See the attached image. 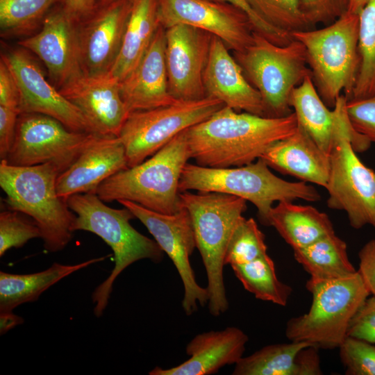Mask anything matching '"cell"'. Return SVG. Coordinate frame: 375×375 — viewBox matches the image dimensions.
Segmentation results:
<instances>
[{
    "instance_id": "6da1fadb",
    "label": "cell",
    "mask_w": 375,
    "mask_h": 375,
    "mask_svg": "<svg viewBox=\"0 0 375 375\" xmlns=\"http://www.w3.org/2000/svg\"><path fill=\"white\" fill-rule=\"evenodd\" d=\"M294 112L269 117L223 106L185 130L190 158L208 167H240L260 158L274 142L293 134Z\"/></svg>"
},
{
    "instance_id": "7a4b0ae2",
    "label": "cell",
    "mask_w": 375,
    "mask_h": 375,
    "mask_svg": "<svg viewBox=\"0 0 375 375\" xmlns=\"http://www.w3.org/2000/svg\"><path fill=\"white\" fill-rule=\"evenodd\" d=\"M67 203L76 215L72 231H85L97 235L113 252L112 270L92 294L94 313L99 317L108 303L117 277L140 260L160 262L164 252L155 240L142 235L131 226L130 220L135 217L127 208H110L92 192L71 195L67 199Z\"/></svg>"
},
{
    "instance_id": "3957f363",
    "label": "cell",
    "mask_w": 375,
    "mask_h": 375,
    "mask_svg": "<svg viewBox=\"0 0 375 375\" xmlns=\"http://www.w3.org/2000/svg\"><path fill=\"white\" fill-rule=\"evenodd\" d=\"M347 100L341 94L333 108L335 131L325 188L328 193L327 206L346 212L355 229L365 225L375 229V172L356 154L367 150L372 142L353 128L347 113Z\"/></svg>"
},
{
    "instance_id": "277c9868",
    "label": "cell",
    "mask_w": 375,
    "mask_h": 375,
    "mask_svg": "<svg viewBox=\"0 0 375 375\" xmlns=\"http://www.w3.org/2000/svg\"><path fill=\"white\" fill-rule=\"evenodd\" d=\"M60 174L51 163L13 166L0 163V186L6 194L5 203L10 210L30 217L38 225L44 249L49 252L62 250L72 239L76 215L67 199L57 192Z\"/></svg>"
},
{
    "instance_id": "5b68a950",
    "label": "cell",
    "mask_w": 375,
    "mask_h": 375,
    "mask_svg": "<svg viewBox=\"0 0 375 375\" xmlns=\"http://www.w3.org/2000/svg\"><path fill=\"white\" fill-rule=\"evenodd\" d=\"M181 206L190 215L196 247L204 265L208 292V310L217 317L228 308L224 286V258L231 235L247 210L244 199L220 192L185 191Z\"/></svg>"
},
{
    "instance_id": "8992f818",
    "label": "cell",
    "mask_w": 375,
    "mask_h": 375,
    "mask_svg": "<svg viewBox=\"0 0 375 375\" xmlns=\"http://www.w3.org/2000/svg\"><path fill=\"white\" fill-rule=\"evenodd\" d=\"M189 159L185 130L140 164L108 178L95 194L106 202L127 200L157 212L174 214L181 207L179 182Z\"/></svg>"
},
{
    "instance_id": "52a82bcc",
    "label": "cell",
    "mask_w": 375,
    "mask_h": 375,
    "mask_svg": "<svg viewBox=\"0 0 375 375\" xmlns=\"http://www.w3.org/2000/svg\"><path fill=\"white\" fill-rule=\"evenodd\" d=\"M262 159L240 167H208L187 163L182 172L179 192H215L249 201L257 208L262 223L267 225L275 202L302 199L315 202L319 192L306 182H290L274 173Z\"/></svg>"
},
{
    "instance_id": "ba28073f",
    "label": "cell",
    "mask_w": 375,
    "mask_h": 375,
    "mask_svg": "<svg viewBox=\"0 0 375 375\" xmlns=\"http://www.w3.org/2000/svg\"><path fill=\"white\" fill-rule=\"evenodd\" d=\"M358 30L359 15L347 11L319 29L291 33L303 45L313 83L328 108L342 92L347 99L352 94L360 63Z\"/></svg>"
},
{
    "instance_id": "9c48e42d",
    "label": "cell",
    "mask_w": 375,
    "mask_h": 375,
    "mask_svg": "<svg viewBox=\"0 0 375 375\" xmlns=\"http://www.w3.org/2000/svg\"><path fill=\"white\" fill-rule=\"evenodd\" d=\"M306 288L312 294L311 306L287 322L286 337L319 349L339 348L347 337L351 319L370 294L360 274L357 271L333 280L310 277Z\"/></svg>"
},
{
    "instance_id": "30bf717a",
    "label": "cell",
    "mask_w": 375,
    "mask_h": 375,
    "mask_svg": "<svg viewBox=\"0 0 375 375\" xmlns=\"http://www.w3.org/2000/svg\"><path fill=\"white\" fill-rule=\"evenodd\" d=\"M247 81L259 92L264 116L282 117L292 112L290 96L310 73L303 45L293 39L278 45L253 31L251 43L234 52Z\"/></svg>"
},
{
    "instance_id": "8fae6325",
    "label": "cell",
    "mask_w": 375,
    "mask_h": 375,
    "mask_svg": "<svg viewBox=\"0 0 375 375\" xmlns=\"http://www.w3.org/2000/svg\"><path fill=\"white\" fill-rule=\"evenodd\" d=\"M225 105L206 97L129 113L118 138L128 167L153 156L182 131L206 120Z\"/></svg>"
},
{
    "instance_id": "7c38bea8",
    "label": "cell",
    "mask_w": 375,
    "mask_h": 375,
    "mask_svg": "<svg viewBox=\"0 0 375 375\" xmlns=\"http://www.w3.org/2000/svg\"><path fill=\"white\" fill-rule=\"evenodd\" d=\"M95 135L72 131L44 114L20 113L12 146L4 160L13 166L51 163L60 174L74 162Z\"/></svg>"
},
{
    "instance_id": "4fadbf2b",
    "label": "cell",
    "mask_w": 375,
    "mask_h": 375,
    "mask_svg": "<svg viewBox=\"0 0 375 375\" xmlns=\"http://www.w3.org/2000/svg\"><path fill=\"white\" fill-rule=\"evenodd\" d=\"M131 211L152 235L156 242L173 262L184 287L182 307L186 315L197 310L198 303L204 306L208 301L207 288L196 281L190 263V256L196 248L192 219L186 208L181 206L175 213L166 215L147 209L138 203L119 200Z\"/></svg>"
},
{
    "instance_id": "5bb4252c",
    "label": "cell",
    "mask_w": 375,
    "mask_h": 375,
    "mask_svg": "<svg viewBox=\"0 0 375 375\" xmlns=\"http://www.w3.org/2000/svg\"><path fill=\"white\" fill-rule=\"evenodd\" d=\"M160 24H185L220 38L233 52L244 50L254 31L248 15L237 7L212 0H158Z\"/></svg>"
},
{
    "instance_id": "9a60e30c",
    "label": "cell",
    "mask_w": 375,
    "mask_h": 375,
    "mask_svg": "<svg viewBox=\"0 0 375 375\" xmlns=\"http://www.w3.org/2000/svg\"><path fill=\"white\" fill-rule=\"evenodd\" d=\"M19 92V112L44 114L60 122L67 128L92 133L79 110L49 82L36 61L23 47L2 53ZM94 134V133H93Z\"/></svg>"
},
{
    "instance_id": "2e32d148",
    "label": "cell",
    "mask_w": 375,
    "mask_h": 375,
    "mask_svg": "<svg viewBox=\"0 0 375 375\" xmlns=\"http://www.w3.org/2000/svg\"><path fill=\"white\" fill-rule=\"evenodd\" d=\"M165 58L170 94L178 101L206 97L203 74L212 35L199 28L176 24L165 28Z\"/></svg>"
},
{
    "instance_id": "e0dca14e",
    "label": "cell",
    "mask_w": 375,
    "mask_h": 375,
    "mask_svg": "<svg viewBox=\"0 0 375 375\" xmlns=\"http://www.w3.org/2000/svg\"><path fill=\"white\" fill-rule=\"evenodd\" d=\"M131 7V0L95 5L76 23L84 75L100 76L110 72L120 50Z\"/></svg>"
},
{
    "instance_id": "ac0fdd59",
    "label": "cell",
    "mask_w": 375,
    "mask_h": 375,
    "mask_svg": "<svg viewBox=\"0 0 375 375\" xmlns=\"http://www.w3.org/2000/svg\"><path fill=\"white\" fill-rule=\"evenodd\" d=\"M19 45L38 56L58 90L83 75L77 24L60 5L49 12L40 31L19 41Z\"/></svg>"
},
{
    "instance_id": "d6986e66",
    "label": "cell",
    "mask_w": 375,
    "mask_h": 375,
    "mask_svg": "<svg viewBox=\"0 0 375 375\" xmlns=\"http://www.w3.org/2000/svg\"><path fill=\"white\" fill-rule=\"evenodd\" d=\"M81 112L92 133L118 136L128 111L119 83L108 74L82 75L58 90Z\"/></svg>"
},
{
    "instance_id": "ffe728a7",
    "label": "cell",
    "mask_w": 375,
    "mask_h": 375,
    "mask_svg": "<svg viewBox=\"0 0 375 375\" xmlns=\"http://www.w3.org/2000/svg\"><path fill=\"white\" fill-rule=\"evenodd\" d=\"M124 147L117 136L95 135L74 162L56 181L58 195L92 192L108 178L126 169Z\"/></svg>"
},
{
    "instance_id": "44dd1931",
    "label": "cell",
    "mask_w": 375,
    "mask_h": 375,
    "mask_svg": "<svg viewBox=\"0 0 375 375\" xmlns=\"http://www.w3.org/2000/svg\"><path fill=\"white\" fill-rule=\"evenodd\" d=\"M203 84L206 97L218 99L236 111L264 116L259 92L247 81L226 44L214 35L204 71Z\"/></svg>"
},
{
    "instance_id": "7402d4cb",
    "label": "cell",
    "mask_w": 375,
    "mask_h": 375,
    "mask_svg": "<svg viewBox=\"0 0 375 375\" xmlns=\"http://www.w3.org/2000/svg\"><path fill=\"white\" fill-rule=\"evenodd\" d=\"M165 49V28L160 25L138 65L119 83L122 99L130 112L178 101L169 91Z\"/></svg>"
},
{
    "instance_id": "603a6c76",
    "label": "cell",
    "mask_w": 375,
    "mask_h": 375,
    "mask_svg": "<svg viewBox=\"0 0 375 375\" xmlns=\"http://www.w3.org/2000/svg\"><path fill=\"white\" fill-rule=\"evenodd\" d=\"M248 336L240 328L227 327L219 331L197 335L186 346L189 359L169 369L156 367L149 375H208L242 357Z\"/></svg>"
},
{
    "instance_id": "cb8c5ba5",
    "label": "cell",
    "mask_w": 375,
    "mask_h": 375,
    "mask_svg": "<svg viewBox=\"0 0 375 375\" xmlns=\"http://www.w3.org/2000/svg\"><path fill=\"white\" fill-rule=\"evenodd\" d=\"M260 158L269 167L281 174L324 188L327 185L331 169L330 155L299 125L293 134L272 144Z\"/></svg>"
},
{
    "instance_id": "d4e9b609",
    "label": "cell",
    "mask_w": 375,
    "mask_h": 375,
    "mask_svg": "<svg viewBox=\"0 0 375 375\" xmlns=\"http://www.w3.org/2000/svg\"><path fill=\"white\" fill-rule=\"evenodd\" d=\"M160 26L158 0H131L120 50L108 74L122 81L138 65Z\"/></svg>"
},
{
    "instance_id": "484cf974",
    "label": "cell",
    "mask_w": 375,
    "mask_h": 375,
    "mask_svg": "<svg viewBox=\"0 0 375 375\" xmlns=\"http://www.w3.org/2000/svg\"><path fill=\"white\" fill-rule=\"evenodd\" d=\"M267 225L273 226L292 248L306 247L319 238L335 233L328 215L312 206L278 201L268 215Z\"/></svg>"
},
{
    "instance_id": "4316f807",
    "label": "cell",
    "mask_w": 375,
    "mask_h": 375,
    "mask_svg": "<svg viewBox=\"0 0 375 375\" xmlns=\"http://www.w3.org/2000/svg\"><path fill=\"white\" fill-rule=\"evenodd\" d=\"M108 256L94 258L75 265L54 262L48 269L32 274H17L0 272V313L12 312L18 306L35 301L39 297L65 277Z\"/></svg>"
},
{
    "instance_id": "83f0119b",
    "label": "cell",
    "mask_w": 375,
    "mask_h": 375,
    "mask_svg": "<svg viewBox=\"0 0 375 375\" xmlns=\"http://www.w3.org/2000/svg\"><path fill=\"white\" fill-rule=\"evenodd\" d=\"M290 105L298 125L315 142L330 155L333 147L335 113L324 103L313 83L311 74L292 91Z\"/></svg>"
},
{
    "instance_id": "f1b7e54d",
    "label": "cell",
    "mask_w": 375,
    "mask_h": 375,
    "mask_svg": "<svg viewBox=\"0 0 375 375\" xmlns=\"http://www.w3.org/2000/svg\"><path fill=\"white\" fill-rule=\"evenodd\" d=\"M293 252L295 260L311 278L338 279L351 276L358 271L349 259L346 242L335 233L306 247L293 249Z\"/></svg>"
},
{
    "instance_id": "f546056e",
    "label": "cell",
    "mask_w": 375,
    "mask_h": 375,
    "mask_svg": "<svg viewBox=\"0 0 375 375\" xmlns=\"http://www.w3.org/2000/svg\"><path fill=\"white\" fill-rule=\"evenodd\" d=\"M246 290L258 299L285 306L292 288L276 276L272 259L267 254L251 262L231 265Z\"/></svg>"
},
{
    "instance_id": "4dcf8cb0",
    "label": "cell",
    "mask_w": 375,
    "mask_h": 375,
    "mask_svg": "<svg viewBox=\"0 0 375 375\" xmlns=\"http://www.w3.org/2000/svg\"><path fill=\"white\" fill-rule=\"evenodd\" d=\"M306 342L269 344L242 357L236 364L233 375H296V358Z\"/></svg>"
},
{
    "instance_id": "1f68e13d",
    "label": "cell",
    "mask_w": 375,
    "mask_h": 375,
    "mask_svg": "<svg viewBox=\"0 0 375 375\" xmlns=\"http://www.w3.org/2000/svg\"><path fill=\"white\" fill-rule=\"evenodd\" d=\"M358 51L359 72L348 100L375 94V0H369L359 14Z\"/></svg>"
},
{
    "instance_id": "d6a6232c",
    "label": "cell",
    "mask_w": 375,
    "mask_h": 375,
    "mask_svg": "<svg viewBox=\"0 0 375 375\" xmlns=\"http://www.w3.org/2000/svg\"><path fill=\"white\" fill-rule=\"evenodd\" d=\"M60 0H0L1 36L28 35Z\"/></svg>"
},
{
    "instance_id": "836d02e7",
    "label": "cell",
    "mask_w": 375,
    "mask_h": 375,
    "mask_svg": "<svg viewBox=\"0 0 375 375\" xmlns=\"http://www.w3.org/2000/svg\"><path fill=\"white\" fill-rule=\"evenodd\" d=\"M265 236L253 218L244 217L236 226L229 240L225 265H238L251 262L267 254Z\"/></svg>"
},
{
    "instance_id": "e575fe53",
    "label": "cell",
    "mask_w": 375,
    "mask_h": 375,
    "mask_svg": "<svg viewBox=\"0 0 375 375\" xmlns=\"http://www.w3.org/2000/svg\"><path fill=\"white\" fill-rule=\"evenodd\" d=\"M252 10L272 26L288 33L310 29L300 0H247Z\"/></svg>"
},
{
    "instance_id": "d590c367",
    "label": "cell",
    "mask_w": 375,
    "mask_h": 375,
    "mask_svg": "<svg viewBox=\"0 0 375 375\" xmlns=\"http://www.w3.org/2000/svg\"><path fill=\"white\" fill-rule=\"evenodd\" d=\"M22 213L13 210L0 213V256L10 249L20 248L28 240L41 238V232L34 221H28Z\"/></svg>"
},
{
    "instance_id": "8d00e7d4",
    "label": "cell",
    "mask_w": 375,
    "mask_h": 375,
    "mask_svg": "<svg viewBox=\"0 0 375 375\" xmlns=\"http://www.w3.org/2000/svg\"><path fill=\"white\" fill-rule=\"evenodd\" d=\"M339 350L347 375H375V344L347 336Z\"/></svg>"
},
{
    "instance_id": "74e56055",
    "label": "cell",
    "mask_w": 375,
    "mask_h": 375,
    "mask_svg": "<svg viewBox=\"0 0 375 375\" xmlns=\"http://www.w3.org/2000/svg\"><path fill=\"white\" fill-rule=\"evenodd\" d=\"M347 113L353 128L369 142H375V94L347 100Z\"/></svg>"
},
{
    "instance_id": "f35d334b",
    "label": "cell",
    "mask_w": 375,
    "mask_h": 375,
    "mask_svg": "<svg viewBox=\"0 0 375 375\" xmlns=\"http://www.w3.org/2000/svg\"><path fill=\"white\" fill-rule=\"evenodd\" d=\"M349 0H300L301 10L310 25H328L344 14Z\"/></svg>"
},
{
    "instance_id": "ab89813d",
    "label": "cell",
    "mask_w": 375,
    "mask_h": 375,
    "mask_svg": "<svg viewBox=\"0 0 375 375\" xmlns=\"http://www.w3.org/2000/svg\"><path fill=\"white\" fill-rule=\"evenodd\" d=\"M347 336L375 344V295L368 297L354 315Z\"/></svg>"
},
{
    "instance_id": "60d3db41",
    "label": "cell",
    "mask_w": 375,
    "mask_h": 375,
    "mask_svg": "<svg viewBox=\"0 0 375 375\" xmlns=\"http://www.w3.org/2000/svg\"><path fill=\"white\" fill-rule=\"evenodd\" d=\"M230 3L244 11L249 17L254 31L271 42L280 45L288 44L293 37L290 33L278 29L260 18L251 8L247 0H212Z\"/></svg>"
},
{
    "instance_id": "b9f144b4",
    "label": "cell",
    "mask_w": 375,
    "mask_h": 375,
    "mask_svg": "<svg viewBox=\"0 0 375 375\" xmlns=\"http://www.w3.org/2000/svg\"><path fill=\"white\" fill-rule=\"evenodd\" d=\"M17 110L0 106V159L5 160L12 146L17 118Z\"/></svg>"
},
{
    "instance_id": "7bdbcfd3",
    "label": "cell",
    "mask_w": 375,
    "mask_h": 375,
    "mask_svg": "<svg viewBox=\"0 0 375 375\" xmlns=\"http://www.w3.org/2000/svg\"><path fill=\"white\" fill-rule=\"evenodd\" d=\"M0 106L17 110L19 114V92L11 72L0 60Z\"/></svg>"
},
{
    "instance_id": "ee69618b",
    "label": "cell",
    "mask_w": 375,
    "mask_h": 375,
    "mask_svg": "<svg viewBox=\"0 0 375 375\" xmlns=\"http://www.w3.org/2000/svg\"><path fill=\"white\" fill-rule=\"evenodd\" d=\"M360 274L370 294L375 295V239L367 242L358 253Z\"/></svg>"
},
{
    "instance_id": "f6af8a7d",
    "label": "cell",
    "mask_w": 375,
    "mask_h": 375,
    "mask_svg": "<svg viewBox=\"0 0 375 375\" xmlns=\"http://www.w3.org/2000/svg\"><path fill=\"white\" fill-rule=\"evenodd\" d=\"M319 349L310 345L299 351L296 358V375H320Z\"/></svg>"
},
{
    "instance_id": "bcb514c9",
    "label": "cell",
    "mask_w": 375,
    "mask_h": 375,
    "mask_svg": "<svg viewBox=\"0 0 375 375\" xmlns=\"http://www.w3.org/2000/svg\"><path fill=\"white\" fill-rule=\"evenodd\" d=\"M59 2L64 12L76 23L88 15L95 6V0H60Z\"/></svg>"
},
{
    "instance_id": "7dc6e473",
    "label": "cell",
    "mask_w": 375,
    "mask_h": 375,
    "mask_svg": "<svg viewBox=\"0 0 375 375\" xmlns=\"http://www.w3.org/2000/svg\"><path fill=\"white\" fill-rule=\"evenodd\" d=\"M24 322V319L13 313L10 312H1L0 313V333L3 335L8 331L13 328L16 326L21 324Z\"/></svg>"
},
{
    "instance_id": "c3c4849f",
    "label": "cell",
    "mask_w": 375,
    "mask_h": 375,
    "mask_svg": "<svg viewBox=\"0 0 375 375\" xmlns=\"http://www.w3.org/2000/svg\"><path fill=\"white\" fill-rule=\"evenodd\" d=\"M369 0H349L347 12L359 15Z\"/></svg>"
},
{
    "instance_id": "681fc988",
    "label": "cell",
    "mask_w": 375,
    "mask_h": 375,
    "mask_svg": "<svg viewBox=\"0 0 375 375\" xmlns=\"http://www.w3.org/2000/svg\"><path fill=\"white\" fill-rule=\"evenodd\" d=\"M114 1L115 0H95V5H103Z\"/></svg>"
}]
</instances>
